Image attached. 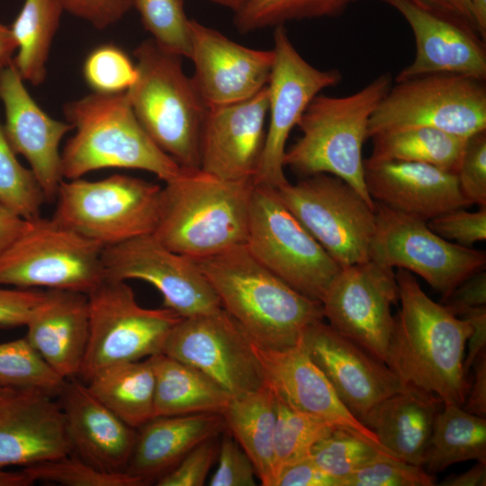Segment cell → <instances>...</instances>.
I'll use <instances>...</instances> for the list:
<instances>
[{
    "label": "cell",
    "mask_w": 486,
    "mask_h": 486,
    "mask_svg": "<svg viewBox=\"0 0 486 486\" xmlns=\"http://www.w3.org/2000/svg\"><path fill=\"white\" fill-rule=\"evenodd\" d=\"M442 304L453 314L460 316L465 310L486 305V273L477 272L460 283Z\"/></svg>",
    "instance_id": "obj_52"
},
{
    "label": "cell",
    "mask_w": 486,
    "mask_h": 486,
    "mask_svg": "<svg viewBox=\"0 0 486 486\" xmlns=\"http://www.w3.org/2000/svg\"><path fill=\"white\" fill-rule=\"evenodd\" d=\"M392 85L391 75L382 74L349 95L315 96L298 122L302 136L286 148L284 167L302 176L339 177L374 208L364 182L363 146L370 118Z\"/></svg>",
    "instance_id": "obj_4"
},
{
    "label": "cell",
    "mask_w": 486,
    "mask_h": 486,
    "mask_svg": "<svg viewBox=\"0 0 486 486\" xmlns=\"http://www.w3.org/2000/svg\"><path fill=\"white\" fill-rule=\"evenodd\" d=\"M486 484V463L477 462L469 470L445 479L443 486H484Z\"/></svg>",
    "instance_id": "obj_56"
},
{
    "label": "cell",
    "mask_w": 486,
    "mask_h": 486,
    "mask_svg": "<svg viewBox=\"0 0 486 486\" xmlns=\"http://www.w3.org/2000/svg\"><path fill=\"white\" fill-rule=\"evenodd\" d=\"M382 453L387 454L364 436L336 428L312 447L310 456L322 470L342 483L344 478Z\"/></svg>",
    "instance_id": "obj_41"
},
{
    "label": "cell",
    "mask_w": 486,
    "mask_h": 486,
    "mask_svg": "<svg viewBox=\"0 0 486 486\" xmlns=\"http://www.w3.org/2000/svg\"><path fill=\"white\" fill-rule=\"evenodd\" d=\"M44 296L45 291L0 287V327L25 326Z\"/></svg>",
    "instance_id": "obj_50"
},
{
    "label": "cell",
    "mask_w": 486,
    "mask_h": 486,
    "mask_svg": "<svg viewBox=\"0 0 486 486\" xmlns=\"http://www.w3.org/2000/svg\"><path fill=\"white\" fill-rule=\"evenodd\" d=\"M0 122V203L25 220L40 216L46 198L30 168L17 159Z\"/></svg>",
    "instance_id": "obj_39"
},
{
    "label": "cell",
    "mask_w": 486,
    "mask_h": 486,
    "mask_svg": "<svg viewBox=\"0 0 486 486\" xmlns=\"http://www.w3.org/2000/svg\"><path fill=\"white\" fill-rule=\"evenodd\" d=\"M221 415L227 431L253 463L261 484L274 486L276 410L272 389L265 383L256 390L230 397Z\"/></svg>",
    "instance_id": "obj_30"
},
{
    "label": "cell",
    "mask_w": 486,
    "mask_h": 486,
    "mask_svg": "<svg viewBox=\"0 0 486 486\" xmlns=\"http://www.w3.org/2000/svg\"><path fill=\"white\" fill-rule=\"evenodd\" d=\"M459 317L468 320L472 328L467 340L468 354L464 361L467 375L475 358L486 348V305L467 309Z\"/></svg>",
    "instance_id": "obj_53"
},
{
    "label": "cell",
    "mask_w": 486,
    "mask_h": 486,
    "mask_svg": "<svg viewBox=\"0 0 486 486\" xmlns=\"http://www.w3.org/2000/svg\"><path fill=\"white\" fill-rule=\"evenodd\" d=\"M246 247L291 287L320 302L341 268L268 186H253Z\"/></svg>",
    "instance_id": "obj_11"
},
{
    "label": "cell",
    "mask_w": 486,
    "mask_h": 486,
    "mask_svg": "<svg viewBox=\"0 0 486 486\" xmlns=\"http://www.w3.org/2000/svg\"><path fill=\"white\" fill-rule=\"evenodd\" d=\"M35 482L63 486H143L128 472L100 470L74 454L23 467Z\"/></svg>",
    "instance_id": "obj_42"
},
{
    "label": "cell",
    "mask_w": 486,
    "mask_h": 486,
    "mask_svg": "<svg viewBox=\"0 0 486 486\" xmlns=\"http://www.w3.org/2000/svg\"><path fill=\"white\" fill-rule=\"evenodd\" d=\"M274 486H341V482L308 456L284 466L277 472Z\"/></svg>",
    "instance_id": "obj_51"
},
{
    "label": "cell",
    "mask_w": 486,
    "mask_h": 486,
    "mask_svg": "<svg viewBox=\"0 0 486 486\" xmlns=\"http://www.w3.org/2000/svg\"><path fill=\"white\" fill-rule=\"evenodd\" d=\"M191 77L208 108L246 101L267 86L274 51L250 49L191 19Z\"/></svg>",
    "instance_id": "obj_20"
},
{
    "label": "cell",
    "mask_w": 486,
    "mask_h": 486,
    "mask_svg": "<svg viewBox=\"0 0 486 486\" xmlns=\"http://www.w3.org/2000/svg\"><path fill=\"white\" fill-rule=\"evenodd\" d=\"M35 482L24 468L19 471L0 469V486H30Z\"/></svg>",
    "instance_id": "obj_59"
},
{
    "label": "cell",
    "mask_w": 486,
    "mask_h": 486,
    "mask_svg": "<svg viewBox=\"0 0 486 486\" xmlns=\"http://www.w3.org/2000/svg\"><path fill=\"white\" fill-rule=\"evenodd\" d=\"M25 326L26 339L59 376L79 377L89 337L86 294L46 290Z\"/></svg>",
    "instance_id": "obj_27"
},
{
    "label": "cell",
    "mask_w": 486,
    "mask_h": 486,
    "mask_svg": "<svg viewBox=\"0 0 486 486\" xmlns=\"http://www.w3.org/2000/svg\"><path fill=\"white\" fill-rule=\"evenodd\" d=\"M397 302L395 272L372 259L342 266L321 301L328 324L385 364Z\"/></svg>",
    "instance_id": "obj_16"
},
{
    "label": "cell",
    "mask_w": 486,
    "mask_h": 486,
    "mask_svg": "<svg viewBox=\"0 0 486 486\" xmlns=\"http://www.w3.org/2000/svg\"><path fill=\"white\" fill-rule=\"evenodd\" d=\"M219 436L211 437L195 446L174 468L161 476L158 486H202L209 471L217 461Z\"/></svg>",
    "instance_id": "obj_47"
},
{
    "label": "cell",
    "mask_w": 486,
    "mask_h": 486,
    "mask_svg": "<svg viewBox=\"0 0 486 486\" xmlns=\"http://www.w3.org/2000/svg\"><path fill=\"white\" fill-rule=\"evenodd\" d=\"M439 402L431 393L405 386L376 405L362 423L389 454L422 466Z\"/></svg>",
    "instance_id": "obj_29"
},
{
    "label": "cell",
    "mask_w": 486,
    "mask_h": 486,
    "mask_svg": "<svg viewBox=\"0 0 486 486\" xmlns=\"http://www.w3.org/2000/svg\"><path fill=\"white\" fill-rule=\"evenodd\" d=\"M370 257L419 275L446 297L460 283L485 269L486 253L448 241L427 221L375 202Z\"/></svg>",
    "instance_id": "obj_13"
},
{
    "label": "cell",
    "mask_w": 486,
    "mask_h": 486,
    "mask_svg": "<svg viewBox=\"0 0 486 486\" xmlns=\"http://www.w3.org/2000/svg\"><path fill=\"white\" fill-rule=\"evenodd\" d=\"M137 76L126 91L133 112L155 144L183 168H200L202 130L208 107L181 57L150 38L133 52Z\"/></svg>",
    "instance_id": "obj_6"
},
{
    "label": "cell",
    "mask_w": 486,
    "mask_h": 486,
    "mask_svg": "<svg viewBox=\"0 0 486 486\" xmlns=\"http://www.w3.org/2000/svg\"><path fill=\"white\" fill-rule=\"evenodd\" d=\"M473 382L469 385L464 410L480 417H486V350L472 363Z\"/></svg>",
    "instance_id": "obj_54"
},
{
    "label": "cell",
    "mask_w": 486,
    "mask_h": 486,
    "mask_svg": "<svg viewBox=\"0 0 486 486\" xmlns=\"http://www.w3.org/2000/svg\"><path fill=\"white\" fill-rule=\"evenodd\" d=\"M64 12L58 0H24L10 27L16 42L13 63L24 81L42 84L51 43Z\"/></svg>",
    "instance_id": "obj_35"
},
{
    "label": "cell",
    "mask_w": 486,
    "mask_h": 486,
    "mask_svg": "<svg viewBox=\"0 0 486 486\" xmlns=\"http://www.w3.org/2000/svg\"><path fill=\"white\" fill-rule=\"evenodd\" d=\"M424 1L428 2L437 7L446 10L464 19L476 29L469 0H424Z\"/></svg>",
    "instance_id": "obj_57"
},
{
    "label": "cell",
    "mask_w": 486,
    "mask_h": 486,
    "mask_svg": "<svg viewBox=\"0 0 486 486\" xmlns=\"http://www.w3.org/2000/svg\"><path fill=\"white\" fill-rule=\"evenodd\" d=\"M86 295L89 337L78 377L84 382L115 365L163 353L182 319L166 307H141L126 281L104 278Z\"/></svg>",
    "instance_id": "obj_9"
},
{
    "label": "cell",
    "mask_w": 486,
    "mask_h": 486,
    "mask_svg": "<svg viewBox=\"0 0 486 486\" xmlns=\"http://www.w3.org/2000/svg\"><path fill=\"white\" fill-rule=\"evenodd\" d=\"M437 413L423 468L434 474L468 460L486 463V418L447 403Z\"/></svg>",
    "instance_id": "obj_33"
},
{
    "label": "cell",
    "mask_w": 486,
    "mask_h": 486,
    "mask_svg": "<svg viewBox=\"0 0 486 486\" xmlns=\"http://www.w3.org/2000/svg\"><path fill=\"white\" fill-rule=\"evenodd\" d=\"M267 112V86L246 101L208 108L200 169L225 180L253 182L264 148Z\"/></svg>",
    "instance_id": "obj_21"
},
{
    "label": "cell",
    "mask_w": 486,
    "mask_h": 486,
    "mask_svg": "<svg viewBox=\"0 0 486 486\" xmlns=\"http://www.w3.org/2000/svg\"><path fill=\"white\" fill-rule=\"evenodd\" d=\"M300 342L361 422L381 401L405 387L387 364L323 320L309 326Z\"/></svg>",
    "instance_id": "obj_19"
},
{
    "label": "cell",
    "mask_w": 486,
    "mask_h": 486,
    "mask_svg": "<svg viewBox=\"0 0 486 486\" xmlns=\"http://www.w3.org/2000/svg\"><path fill=\"white\" fill-rule=\"evenodd\" d=\"M82 72L93 93L103 94L126 92L137 76L136 66L130 57L112 43L94 48L86 58Z\"/></svg>",
    "instance_id": "obj_43"
},
{
    "label": "cell",
    "mask_w": 486,
    "mask_h": 486,
    "mask_svg": "<svg viewBox=\"0 0 486 486\" xmlns=\"http://www.w3.org/2000/svg\"><path fill=\"white\" fill-rule=\"evenodd\" d=\"M220 413L154 417L137 429L126 472L156 482L203 441L226 431Z\"/></svg>",
    "instance_id": "obj_28"
},
{
    "label": "cell",
    "mask_w": 486,
    "mask_h": 486,
    "mask_svg": "<svg viewBox=\"0 0 486 486\" xmlns=\"http://www.w3.org/2000/svg\"><path fill=\"white\" fill-rule=\"evenodd\" d=\"M103 249L52 217L28 220L0 254V286L88 294L104 279Z\"/></svg>",
    "instance_id": "obj_8"
},
{
    "label": "cell",
    "mask_w": 486,
    "mask_h": 486,
    "mask_svg": "<svg viewBox=\"0 0 486 486\" xmlns=\"http://www.w3.org/2000/svg\"><path fill=\"white\" fill-rule=\"evenodd\" d=\"M76 133L61 152L64 179L103 168L139 169L166 182L182 167L162 151L136 118L126 92L91 93L63 108Z\"/></svg>",
    "instance_id": "obj_5"
},
{
    "label": "cell",
    "mask_w": 486,
    "mask_h": 486,
    "mask_svg": "<svg viewBox=\"0 0 486 486\" xmlns=\"http://www.w3.org/2000/svg\"><path fill=\"white\" fill-rule=\"evenodd\" d=\"M373 161H407L431 165L456 174L468 139L429 127H410L371 137Z\"/></svg>",
    "instance_id": "obj_34"
},
{
    "label": "cell",
    "mask_w": 486,
    "mask_h": 486,
    "mask_svg": "<svg viewBox=\"0 0 486 486\" xmlns=\"http://www.w3.org/2000/svg\"><path fill=\"white\" fill-rule=\"evenodd\" d=\"M162 354L199 370L230 397L266 383L252 338L222 307L182 318L170 331Z\"/></svg>",
    "instance_id": "obj_15"
},
{
    "label": "cell",
    "mask_w": 486,
    "mask_h": 486,
    "mask_svg": "<svg viewBox=\"0 0 486 486\" xmlns=\"http://www.w3.org/2000/svg\"><path fill=\"white\" fill-rule=\"evenodd\" d=\"M364 182L374 202L425 221L471 205L456 174L428 164L366 159Z\"/></svg>",
    "instance_id": "obj_24"
},
{
    "label": "cell",
    "mask_w": 486,
    "mask_h": 486,
    "mask_svg": "<svg viewBox=\"0 0 486 486\" xmlns=\"http://www.w3.org/2000/svg\"><path fill=\"white\" fill-rule=\"evenodd\" d=\"M396 9L413 32L416 53L395 82L430 74L486 79V45L464 19L424 0H382Z\"/></svg>",
    "instance_id": "obj_18"
},
{
    "label": "cell",
    "mask_w": 486,
    "mask_h": 486,
    "mask_svg": "<svg viewBox=\"0 0 486 486\" xmlns=\"http://www.w3.org/2000/svg\"><path fill=\"white\" fill-rule=\"evenodd\" d=\"M436 479L423 466L382 453L342 480L341 486H432Z\"/></svg>",
    "instance_id": "obj_44"
},
{
    "label": "cell",
    "mask_w": 486,
    "mask_h": 486,
    "mask_svg": "<svg viewBox=\"0 0 486 486\" xmlns=\"http://www.w3.org/2000/svg\"><path fill=\"white\" fill-rule=\"evenodd\" d=\"M132 7L159 48L190 58L191 19L185 14L184 0H132Z\"/></svg>",
    "instance_id": "obj_40"
},
{
    "label": "cell",
    "mask_w": 486,
    "mask_h": 486,
    "mask_svg": "<svg viewBox=\"0 0 486 486\" xmlns=\"http://www.w3.org/2000/svg\"><path fill=\"white\" fill-rule=\"evenodd\" d=\"M58 1L64 11L88 22L97 29L114 24L132 8V0Z\"/></svg>",
    "instance_id": "obj_49"
},
{
    "label": "cell",
    "mask_w": 486,
    "mask_h": 486,
    "mask_svg": "<svg viewBox=\"0 0 486 486\" xmlns=\"http://www.w3.org/2000/svg\"><path fill=\"white\" fill-rule=\"evenodd\" d=\"M357 0H250L234 14L240 33L284 25L297 20L332 17Z\"/></svg>",
    "instance_id": "obj_38"
},
{
    "label": "cell",
    "mask_w": 486,
    "mask_h": 486,
    "mask_svg": "<svg viewBox=\"0 0 486 486\" xmlns=\"http://www.w3.org/2000/svg\"><path fill=\"white\" fill-rule=\"evenodd\" d=\"M13 61L0 67V100L5 136L16 154L30 165L46 202L56 200L64 179L59 144L73 125L49 116L31 96Z\"/></svg>",
    "instance_id": "obj_22"
},
{
    "label": "cell",
    "mask_w": 486,
    "mask_h": 486,
    "mask_svg": "<svg viewBox=\"0 0 486 486\" xmlns=\"http://www.w3.org/2000/svg\"><path fill=\"white\" fill-rule=\"evenodd\" d=\"M161 189L122 174L95 181L63 179L52 218L103 248L113 246L154 232Z\"/></svg>",
    "instance_id": "obj_7"
},
{
    "label": "cell",
    "mask_w": 486,
    "mask_h": 486,
    "mask_svg": "<svg viewBox=\"0 0 486 486\" xmlns=\"http://www.w3.org/2000/svg\"><path fill=\"white\" fill-rule=\"evenodd\" d=\"M196 262L221 307L261 346H294L309 326L324 320L320 302L269 271L246 245Z\"/></svg>",
    "instance_id": "obj_2"
},
{
    "label": "cell",
    "mask_w": 486,
    "mask_h": 486,
    "mask_svg": "<svg viewBox=\"0 0 486 486\" xmlns=\"http://www.w3.org/2000/svg\"><path fill=\"white\" fill-rule=\"evenodd\" d=\"M428 227L441 238L463 247L486 239V206L476 212L460 208L438 215L428 221Z\"/></svg>",
    "instance_id": "obj_46"
},
{
    "label": "cell",
    "mask_w": 486,
    "mask_h": 486,
    "mask_svg": "<svg viewBox=\"0 0 486 486\" xmlns=\"http://www.w3.org/2000/svg\"><path fill=\"white\" fill-rule=\"evenodd\" d=\"M65 382L25 337L0 344V387L39 391L57 398Z\"/></svg>",
    "instance_id": "obj_37"
},
{
    "label": "cell",
    "mask_w": 486,
    "mask_h": 486,
    "mask_svg": "<svg viewBox=\"0 0 486 486\" xmlns=\"http://www.w3.org/2000/svg\"><path fill=\"white\" fill-rule=\"evenodd\" d=\"M72 454L56 398L15 391L0 400V469L26 467Z\"/></svg>",
    "instance_id": "obj_25"
},
{
    "label": "cell",
    "mask_w": 486,
    "mask_h": 486,
    "mask_svg": "<svg viewBox=\"0 0 486 486\" xmlns=\"http://www.w3.org/2000/svg\"><path fill=\"white\" fill-rule=\"evenodd\" d=\"M155 382L150 356L106 369L86 383L112 413L138 429L154 418Z\"/></svg>",
    "instance_id": "obj_32"
},
{
    "label": "cell",
    "mask_w": 486,
    "mask_h": 486,
    "mask_svg": "<svg viewBox=\"0 0 486 486\" xmlns=\"http://www.w3.org/2000/svg\"><path fill=\"white\" fill-rule=\"evenodd\" d=\"M16 42L10 27L0 22V67L10 64L16 51Z\"/></svg>",
    "instance_id": "obj_58"
},
{
    "label": "cell",
    "mask_w": 486,
    "mask_h": 486,
    "mask_svg": "<svg viewBox=\"0 0 486 486\" xmlns=\"http://www.w3.org/2000/svg\"><path fill=\"white\" fill-rule=\"evenodd\" d=\"M15 391L12 389L0 387V400L14 393Z\"/></svg>",
    "instance_id": "obj_62"
},
{
    "label": "cell",
    "mask_w": 486,
    "mask_h": 486,
    "mask_svg": "<svg viewBox=\"0 0 486 486\" xmlns=\"http://www.w3.org/2000/svg\"><path fill=\"white\" fill-rule=\"evenodd\" d=\"M218 466L210 486H254L256 475L253 463L233 436L226 430L220 440Z\"/></svg>",
    "instance_id": "obj_48"
},
{
    "label": "cell",
    "mask_w": 486,
    "mask_h": 486,
    "mask_svg": "<svg viewBox=\"0 0 486 486\" xmlns=\"http://www.w3.org/2000/svg\"><path fill=\"white\" fill-rule=\"evenodd\" d=\"M253 347L265 382L277 397L299 411L364 436L386 452L376 435L345 406L301 342L288 348L272 349L253 341Z\"/></svg>",
    "instance_id": "obj_23"
},
{
    "label": "cell",
    "mask_w": 486,
    "mask_h": 486,
    "mask_svg": "<svg viewBox=\"0 0 486 486\" xmlns=\"http://www.w3.org/2000/svg\"><path fill=\"white\" fill-rule=\"evenodd\" d=\"M456 176L466 201L486 206V130L468 138Z\"/></svg>",
    "instance_id": "obj_45"
},
{
    "label": "cell",
    "mask_w": 486,
    "mask_h": 486,
    "mask_svg": "<svg viewBox=\"0 0 486 486\" xmlns=\"http://www.w3.org/2000/svg\"><path fill=\"white\" fill-rule=\"evenodd\" d=\"M476 29L486 40V0H469Z\"/></svg>",
    "instance_id": "obj_60"
},
{
    "label": "cell",
    "mask_w": 486,
    "mask_h": 486,
    "mask_svg": "<svg viewBox=\"0 0 486 486\" xmlns=\"http://www.w3.org/2000/svg\"><path fill=\"white\" fill-rule=\"evenodd\" d=\"M104 278L141 280L163 297V306L181 318L221 308L220 300L196 260L171 250L153 234L104 248Z\"/></svg>",
    "instance_id": "obj_17"
},
{
    "label": "cell",
    "mask_w": 486,
    "mask_h": 486,
    "mask_svg": "<svg viewBox=\"0 0 486 486\" xmlns=\"http://www.w3.org/2000/svg\"><path fill=\"white\" fill-rule=\"evenodd\" d=\"M234 12L240 11L250 0H210Z\"/></svg>",
    "instance_id": "obj_61"
},
{
    "label": "cell",
    "mask_w": 486,
    "mask_h": 486,
    "mask_svg": "<svg viewBox=\"0 0 486 486\" xmlns=\"http://www.w3.org/2000/svg\"><path fill=\"white\" fill-rule=\"evenodd\" d=\"M72 454L109 472H125L137 436L77 377L67 379L56 398Z\"/></svg>",
    "instance_id": "obj_26"
},
{
    "label": "cell",
    "mask_w": 486,
    "mask_h": 486,
    "mask_svg": "<svg viewBox=\"0 0 486 486\" xmlns=\"http://www.w3.org/2000/svg\"><path fill=\"white\" fill-rule=\"evenodd\" d=\"M429 127L465 139L486 130V85L455 74L396 82L374 111L369 138L389 130Z\"/></svg>",
    "instance_id": "obj_10"
},
{
    "label": "cell",
    "mask_w": 486,
    "mask_h": 486,
    "mask_svg": "<svg viewBox=\"0 0 486 486\" xmlns=\"http://www.w3.org/2000/svg\"><path fill=\"white\" fill-rule=\"evenodd\" d=\"M275 410L273 442L274 480L284 466L310 456L312 447L338 428L323 419L292 408L276 395Z\"/></svg>",
    "instance_id": "obj_36"
},
{
    "label": "cell",
    "mask_w": 486,
    "mask_h": 486,
    "mask_svg": "<svg viewBox=\"0 0 486 486\" xmlns=\"http://www.w3.org/2000/svg\"><path fill=\"white\" fill-rule=\"evenodd\" d=\"M253 186V182L182 167L161 189L152 234L171 250L194 260L244 246Z\"/></svg>",
    "instance_id": "obj_3"
},
{
    "label": "cell",
    "mask_w": 486,
    "mask_h": 486,
    "mask_svg": "<svg viewBox=\"0 0 486 486\" xmlns=\"http://www.w3.org/2000/svg\"><path fill=\"white\" fill-rule=\"evenodd\" d=\"M151 359L156 380L154 417L223 412L230 396L208 376L162 353Z\"/></svg>",
    "instance_id": "obj_31"
},
{
    "label": "cell",
    "mask_w": 486,
    "mask_h": 486,
    "mask_svg": "<svg viewBox=\"0 0 486 486\" xmlns=\"http://www.w3.org/2000/svg\"><path fill=\"white\" fill-rule=\"evenodd\" d=\"M27 221L0 203V254L24 230Z\"/></svg>",
    "instance_id": "obj_55"
},
{
    "label": "cell",
    "mask_w": 486,
    "mask_h": 486,
    "mask_svg": "<svg viewBox=\"0 0 486 486\" xmlns=\"http://www.w3.org/2000/svg\"><path fill=\"white\" fill-rule=\"evenodd\" d=\"M395 278L400 308L386 364L405 386L463 406L470 385L464 355L471 324L430 299L410 272L398 269Z\"/></svg>",
    "instance_id": "obj_1"
},
{
    "label": "cell",
    "mask_w": 486,
    "mask_h": 486,
    "mask_svg": "<svg viewBox=\"0 0 486 486\" xmlns=\"http://www.w3.org/2000/svg\"><path fill=\"white\" fill-rule=\"evenodd\" d=\"M274 63L267 83L266 139L253 184L277 189L288 180L284 158L292 130L319 93L342 79L338 69L322 70L307 62L292 43L284 25L274 27Z\"/></svg>",
    "instance_id": "obj_14"
},
{
    "label": "cell",
    "mask_w": 486,
    "mask_h": 486,
    "mask_svg": "<svg viewBox=\"0 0 486 486\" xmlns=\"http://www.w3.org/2000/svg\"><path fill=\"white\" fill-rule=\"evenodd\" d=\"M276 193L330 257L346 266L371 259L375 212L346 182L316 174L278 187Z\"/></svg>",
    "instance_id": "obj_12"
}]
</instances>
